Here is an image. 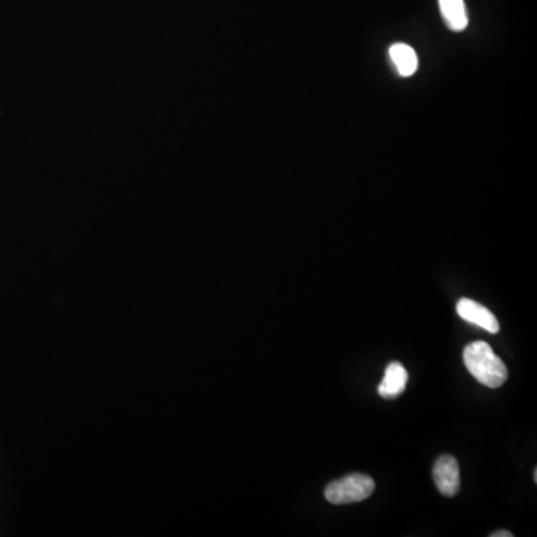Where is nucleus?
Here are the masks:
<instances>
[{
    "mask_svg": "<svg viewBox=\"0 0 537 537\" xmlns=\"http://www.w3.org/2000/svg\"><path fill=\"white\" fill-rule=\"evenodd\" d=\"M464 364L478 382L488 388H498L507 379L506 364L496 356L493 348L484 341L469 343L463 352Z\"/></svg>",
    "mask_w": 537,
    "mask_h": 537,
    "instance_id": "f257e3e1",
    "label": "nucleus"
},
{
    "mask_svg": "<svg viewBox=\"0 0 537 537\" xmlns=\"http://www.w3.org/2000/svg\"><path fill=\"white\" fill-rule=\"evenodd\" d=\"M375 490V481L368 475L352 473L341 478L338 481L330 482L325 487L324 497L333 505L363 502Z\"/></svg>",
    "mask_w": 537,
    "mask_h": 537,
    "instance_id": "f03ea898",
    "label": "nucleus"
},
{
    "mask_svg": "<svg viewBox=\"0 0 537 537\" xmlns=\"http://www.w3.org/2000/svg\"><path fill=\"white\" fill-rule=\"evenodd\" d=\"M434 484L438 487L441 494L447 497H454L461 487L460 479V468L457 460L452 455H442L434 463L433 468Z\"/></svg>",
    "mask_w": 537,
    "mask_h": 537,
    "instance_id": "7ed1b4c3",
    "label": "nucleus"
},
{
    "mask_svg": "<svg viewBox=\"0 0 537 537\" xmlns=\"http://www.w3.org/2000/svg\"><path fill=\"white\" fill-rule=\"evenodd\" d=\"M457 314L464 321L478 325L490 333H498V330H500L497 318L494 316L490 309H487L484 305L473 302L472 299H460L457 304Z\"/></svg>",
    "mask_w": 537,
    "mask_h": 537,
    "instance_id": "20e7f679",
    "label": "nucleus"
},
{
    "mask_svg": "<svg viewBox=\"0 0 537 537\" xmlns=\"http://www.w3.org/2000/svg\"><path fill=\"white\" fill-rule=\"evenodd\" d=\"M407 384L406 369L403 368V364L391 363L387 366L386 375L379 384L378 393L384 399H396L402 395Z\"/></svg>",
    "mask_w": 537,
    "mask_h": 537,
    "instance_id": "39448f33",
    "label": "nucleus"
},
{
    "mask_svg": "<svg viewBox=\"0 0 537 537\" xmlns=\"http://www.w3.org/2000/svg\"><path fill=\"white\" fill-rule=\"evenodd\" d=\"M439 6L451 31L463 32L468 27V11L463 0H439Z\"/></svg>",
    "mask_w": 537,
    "mask_h": 537,
    "instance_id": "423d86ee",
    "label": "nucleus"
},
{
    "mask_svg": "<svg viewBox=\"0 0 537 537\" xmlns=\"http://www.w3.org/2000/svg\"><path fill=\"white\" fill-rule=\"evenodd\" d=\"M390 59L396 70L402 77H412L418 69V57L414 48L406 44H395L390 48Z\"/></svg>",
    "mask_w": 537,
    "mask_h": 537,
    "instance_id": "0eeeda50",
    "label": "nucleus"
},
{
    "mask_svg": "<svg viewBox=\"0 0 537 537\" xmlns=\"http://www.w3.org/2000/svg\"><path fill=\"white\" fill-rule=\"evenodd\" d=\"M491 537H512L514 534L511 532H507V530H500V532H496V533H491Z\"/></svg>",
    "mask_w": 537,
    "mask_h": 537,
    "instance_id": "6e6552de",
    "label": "nucleus"
},
{
    "mask_svg": "<svg viewBox=\"0 0 537 537\" xmlns=\"http://www.w3.org/2000/svg\"><path fill=\"white\" fill-rule=\"evenodd\" d=\"M533 477H534V481H537V470H534Z\"/></svg>",
    "mask_w": 537,
    "mask_h": 537,
    "instance_id": "1a4fd4ad",
    "label": "nucleus"
}]
</instances>
